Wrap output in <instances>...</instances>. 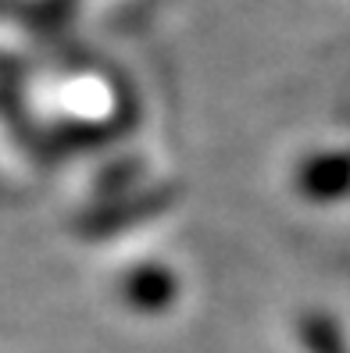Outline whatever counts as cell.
Here are the masks:
<instances>
[{"label":"cell","instance_id":"7a4b0ae2","mask_svg":"<svg viewBox=\"0 0 350 353\" xmlns=\"http://www.w3.org/2000/svg\"><path fill=\"white\" fill-rule=\"evenodd\" d=\"M304 343H311L315 353H347L340 343V332L325 321H304Z\"/></svg>","mask_w":350,"mask_h":353},{"label":"cell","instance_id":"6da1fadb","mask_svg":"<svg viewBox=\"0 0 350 353\" xmlns=\"http://www.w3.org/2000/svg\"><path fill=\"white\" fill-rule=\"evenodd\" d=\"M133 303H168V275L161 272H139L129 285Z\"/></svg>","mask_w":350,"mask_h":353}]
</instances>
